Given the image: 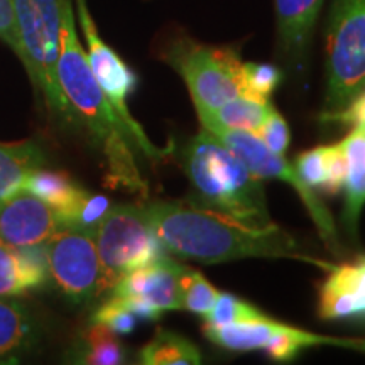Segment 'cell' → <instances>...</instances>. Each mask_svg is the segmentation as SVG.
I'll return each instance as SVG.
<instances>
[{
	"label": "cell",
	"instance_id": "obj_24",
	"mask_svg": "<svg viewBox=\"0 0 365 365\" xmlns=\"http://www.w3.org/2000/svg\"><path fill=\"white\" fill-rule=\"evenodd\" d=\"M271 317L254 307L249 301H244L237 296L220 291L218 298L213 304V308L205 314V323L212 325H230V323H250V322H262Z\"/></svg>",
	"mask_w": 365,
	"mask_h": 365
},
{
	"label": "cell",
	"instance_id": "obj_21",
	"mask_svg": "<svg viewBox=\"0 0 365 365\" xmlns=\"http://www.w3.org/2000/svg\"><path fill=\"white\" fill-rule=\"evenodd\" d=\"M34 325L17 301L0 299V362L12 359L33 341Z\"/></svg>",
	"mask_w": 365,
	"mask_h": 365
},
{
	"label": "cell",
	"instance_id": "obj_22",
	"mask_svg": "<svg viewBox=\"0 0 365 365\" xmlns=\"http://www.w3.org/2000/svg\"><path fill=\"white\" fill-rule=\"evenodd\" d=\"M76 362L90 365H118L127 362V352L115 333L102 323H95L81 333Z\"/></svg>",
	"mask_w": 365,
	"mask_h": 365
},
{
	"label": "cell",
	"instance_id": "obj_6",
	"mask_svg": "<svg viewBox=\"0 0 365 365\" xmlns=\"http://www.w3.org/2000/svg\"><path fill=\"white\" fill-rule=\"evenodd\" d=\"M163 59L185 81L195 107L215 110L244 91V61L234 48L202 44L180 34L164 48Z\"/></svg>",
	"mask_w": 365,
	"mask_h": 365
},
{
	"label": "cell",
	"instance_id": "obj_1",
	"mask_svg": "<svg viewBox=\"0 0 365 365\" xmlns=\"http://www.w3.org/2000/svg\"><path fill=\"white\" fill-rule=\"evenodd\" d=\"M154 235L164 250L202 264L239 259H289L327 271L325 262L309 254L289 232L277 225L242 222L193 198L164 200L144 205Z\"/></svg>",
	"mask_w": 365,
	"mask_h": 365
},
{
	"label": "cell",
	"instance_id": "obj_25",
	"mask_svg": "<svg viewBox=\"0 0 365 365\" xmlns=\"http://www.w3.org/2000/svg\"><path fill=\"white\" fill-rule=\"evenodd\" d=\"M34 291L33 281L26 271L16 247L0 239V298Z\"/></svg>",
	"mask_w": 365,
	"mask_h": 365
},
{
	"label": "cell",
	"instance_id": "obj_3",
	"mask_svg": "<svg viewBox=\"0 0 365 365\" xmlns=\"http://www.w3.org/2000/svg\"><path fill=\"white\" fill-rule=\"evenodd\" d=\"M181 166L196 202L255 225L272 222L264 180L208 130L202 129L182 148Z\"/></svg>",
	"mask_w": 365,
	"mask_h": 365
},
{
	"label": "cell",
	"instance_id": "obj_2",
	"mask_svg": "<svg viewBox=\"0 0 365 365\" xmlns=\"http://www.w3.org/2000/svg\"><path fill=\"white\" fill-rule=\"evenodd\" d=\"M58 80L76 118L86 125L102 153L108 186L148 196V181L143 178L137 163L139 144L91 71L76 34L71 0H61Z\"/></svg>",
	"mask_w": 365,
	"mask_h": 365
},
{
	"label": "cell",
	"instance_id": "obj_15",
	"mask_svg": "<svg viewBox=\"0 0 365 365\" xmlns=\"http://www.w3.org/2000/svg\"><path fill=\"white\" fill-rule=\"evenodd\" d=\"M345 154V205L341 223L350 239H357L359 220L365 207V130L350 127V132L340 140Z\"/></svg>",
	"mask_w": 365,
	"mask_h": 365
},
{
	"label": "cell",
	"instance_id": "obj_27",
	"mask_svg": "<svg viewBox=\"0 0 365 365\" xmlns=\"http://www.w3.org/2000/svg\"><path fill=\"white\" fill-rule=\"evenodd\" d=\"M294 170L312 190L327 191V145H318L296 158Z\"/></svg>",
	"mask_w": 365,
	"mask_h": 365
},
{
	"label": "cell",
	"instance_id": "obj_5",
	"mask_svg": "<svg viewBox=\"0 0 365 365\" xmlns=\"http://www.w3.org/2000/svg\"><path fill=\"white\" fill-rule=\"evenodd\" d=\"M325 112H340L365 90V0H331L325 44Z\"/></svg>",
	"mask_w": 365,
	"mask_h": 365
},
{
	"label": "cell",
	"instance_id": "obj_16",
	"mask_svg": "<svg viewBox=\"0 0 365 365\" xmlns=\"http://www.w3.org/2000/svg\"><path fill=\"white\" fill-rule=\"evenodd\" d=\"M22 191H27L48 203L56 212L61 228L78 208L81 200L88 195V191L76 185L66 173L41 170V168L27 175Z\"/></svg>",
	"mask_w": 365,
	"mask_h": 365
},
{
	"label": "cell",
	"instance_id": "obj_31",
	"mask_svg": "<svg viewBox=\"0 0 365 365\" xmlns=\"http://www.w3.org/2000/svg\"><path fill=\"white\" fill-rule=\"evenodd\" d=\"M0 39L6 43L22 63H26L24 48L17 27L16 14H14L12 0H0Z\"/></svg>",
	"mask_w": 365,
	"mask_h": 365
},
{
	"label": "cell",
	"instance_id": "obj_4",
	"mask_svg": "<svg viewBox=\"0 0 365 365\" xmlns=\"http://www.w3.org/2000/svg\"><path fill=\"white\" fill-rule=\"evenodd\" d=\"M12 7L31 80L51 115L71 124L76 115L58 80L61 0H12Z\"/></svg>",
	"mask_w": 365,
	"mask_h": 365
},
{
	"label": "cell",
	"instance_id": "obj_8",
	"mask_svg": "<svg viewBox=\"0 0 365 365\" xmlns=\"http://www.w3.org/2000/svg\"><path fill=\"white\" fill-rule=\"evenodd\" d=\"M95 242L102 266V293L110 291L125 274L168 254L150 228L145 207L135 203L108 210L95 232Z\"/></svg>",
	"mask_w": 365,
	"mask_h": 365
},
{
	"label": "cell",
	"instance_id": "obj_7",
	"mask_svg": "<svg viewBox=\"0 0 365 365\" xmlns=\"http://www.w3.org/2000/svg\"><path fill=\"white\" fill-rule=\"evenodd\" d=\"M196 113H198L202 129L215 135L222 144H225L232 153H235L255 176H259L261 180H279L291 186L303 202L327 247L330 249V252L340 255V235L331 213L318 198L314 190L304 185L293 164L287 163L284 156L269 149L254 132L228 129L202 110H196Z\"/></svg>",
	"mask_w": 365,
	"mask_h": 365
},
{
	"label": "cell",
	"instance_id": "obj_11",
	"mask_svg": "<svg viewBox=\"0 0 365 365\" xmlns=\"http://www.w3.org/2000/svg\"><path fill=\"white\" fill-rule=\"evenodd\" d=\"M185 264L164 254L158 261L130 271L117 281L110 293L139 319H159L164 312L181 309L180 276Z\"/></svg>",
	"mask_w": 365,
	"mask_h": 365
},
{
	"label": "cell",
	"instance_id": "obj_32",
	"mask_svg": "<svg viewBox=\"0 0 365 365\" xmlns=\"http://www.w3.org/2000/svg\"><path fill=\"white\" fill-rule=\"evenodd\" d=\"M346 175V161L341 145H327V191L328 195H339L344 190Z\"/></svg>",
	"mask_w": 365,
	"mask_h": 365
},
{
	"label": "cell",
	"instance_id": "obj_34",
	"mask_svg": "<svg viewBox=\"0 0 365 365\" xmlns=\"http://www.w3.org/2000/svg\"><path fill=\"white\" fill-rule=\"evenodd\" d=\"M336 346L354 350V352L365 354V339H340L336 340Z\"/></svg>",
	"mask_w": 365,
	"mask_h": 365
},
{
	"label": "cell",
	"instance_id": "obj_20",
	"mask_svg": "<svg viewBox=\"0 0 365 365\" xmlns=\"http://www.w3.org/2000/svg\"><path fill=\"white\" fill-rule=\"evenodd\" d=\"M202 359V352L193 341L163 328L139 352V362L144 365H198Z\"/></svg>",
	"mask_w": 365,
	"mask_h": 365
},
{
	"label": "cell",
	"instance_id": "obj_33",
	"mask_svg": "<svg viewBox=\"0 0 365 365\" xmlns=\"http://www.w3.org/2000/svg\"><path fill=\"white\" fill-rule=\"evenodd\" d=\"M322 120L335 122V124L350 127H360L365 130V90L355 97L352 102L341 108L340 112L330 113V115H322Z\"/></svg>",
	"mask_w": 365,
	"mask_h": 365
},
{
	"label": "cell",
	"instance_id": "obj_28",
	"mask_svg": "<svg viewBox=\"0 0 365 365\" xmlns=\"http://www.w3.org/2000/svg\"><path fill=\"white\" fill-rule=\"evenodd\" d=\"M112 208L110 200L105 195H91L88 193L81 200L75 213L68 218L63 228H75V230H88L97 232L100 222L107 215L108 210Z\"/></svg>",
	"mask_w": 365,
	"mask_h": 365
},
{
	"label": "cell",
	"instance_id": "obj_19",
	"mask_svg": "<svg viewBox=\"0 0 365 365\" xmlns=\"http://www.w3.org/2000/svg\"><path fill=\"white\" fill-rule=\"evenodd\" d=\"M195 108L205 112L208 117H212L213 120L222 124L223 127L237 130H249L254 132V134L261 129L269 115L276 110L271 100L254 98L249 97V95H239V97L227 100L225 103H222L215 110H207V108L202 107Z\"/></svg>",
	"mask_w": 365,
	"mask_h": 365
},
{
	"label": "cell",
	"instance_id": "obj_13",
	"mask_svg": "<svg viewBox=\"0 0 365 365\" xmlns=\"http://www.w3.org/2000/svg\"><path fill=\"white\" fill-rule=\"evenodd\" d=\"M59 230L56 212L27 191L0 203V239L12 247L48 242Z\"/></svg>",
	"mask_w": 365,
	"mask_h": 365
},
{
	"label": "cell",
	"instance_id": "obj_17",
	"mask_svg": "<svg viewBox=\"0 0 365 365\" xmlns=\"http://www.w3.org/2000/svg\"><path fill=\"white\" fill-rule=\"evenodd\" d=\"M286 328V323L276 322L274 318L250 323H230V325H212L205 323L203 335L225 350L232 352H252L266 350L272 340Z\"/></svg>",
	"mask_w": 365,
	"mask_h": 365
},
{
	"label": "cell",
	"instance_id": "obj_29",
	"mask_svg": "<svg viewBox=\"0 0 365 365\" xmlns=\"http://www.w3.org/2000/svg\"><path fill=\"white\" fill-rule=\"evenodd\" d=\"M137 319L139 318L113 294H110V298L93 313V322L110 328L115 335H129V333L134 331Z\"/></svg>",
	"mask_w": 365,
	"mask_h": 365
},
{
	"label": "cell",
	"instance_id": "obj_9",
	"mask_svg": "<svg viewBox=\"0 0 365 365\" xmlns=\"http://www.w3.org/2000/svg\"><path fill=\"white\" fill-rule=\"evenodd\" d=\"M75 2L81 31H83L86 41V58H88V65L98 81L100 88L105 91V95L115 107L118 115L124 118L125 124L134 132L143 156L149 159L150 163L164 161L171 154L173 145H170V148H158L145 134L143 125L132 117L129 107H127L129 95L134 93V90L137 88V81H139L137 75L130 70L124 59L100 38L97 26L91 19L88 6H86V0H75Z\"/></svg>",
	"mask_w": 365,
	"mask_h": 365
},
{
	"label": "cell",
	"instance_id": "obj_30",
	"mask_svg": "<svg viewBox=\"0 0 365 365\" xmlns=\"http://www.w3.org/2000/svg\"><path fill=\"white\" fill-rule=\"evenodd\" d=\"M255 134L269 149L281 154V156H286V150L291 143V132L289 125L286 124V120L279 112L274 110Z\"/></svg>",
	"mask_w": 365,
	"mask_h": 365
},
{
	"label": "cell",
	"instance_id": "obj_10",
	"mask_svg": "<svg viewBox=\"0 0 365 365\" xmlns=\"http://www.w3.org/2000/svg\"><path fill=\"white\" fill-rule=\"evenodd\" d=\"M49 276L73 303H85L102 294L95 232L61 228L48 240Z\"/></svg>",
	"mask_w": 365,
	"mask_h": 365
},
{
	"label": "cell",
	"instance_id": "obj_18",
	"mask_svg": "<svg viewBox=\"0 0 365 365\" xmlns=\"http://www.w3.org/2000/svg\"><path fill=\"white\" fill-rule=\"evenodd\" d=\"M43 163L44 154L36 143H0V203L22 191L27 175Z\"/></svg>",
	"mask_w": 365,
	"mask_h": 365
},
{
	"label": "cell",
	"instance_id": "obj_12",
	"mask_svg": "<svg viewBox=\"0 0 365 365\" xmlns=\"http://www.w3.org/2000/svg\"><path fill=\"white\" fill-rule=\"evenodd\" d=\"M319 286L318 317L325 322H365V254L331 264Z\"/></svg>",
	"mask_w": 365,
	"mask_h": 365
},
{
	"label": "cell",
	"instance_id": "obj_14",
	"mask_svg": "<svg viewBox=\"0 0 365 365\" xmlns=\"http://www.w3.org/2000/svg\"><path fill=\"white\" fill-rule=\"evenodd\" d=\"M323 0H274L281 49L296 66L303 65Z\"/></svg>",
	"mask_w": 365,
	"mask_h": 365
},
{
	"label": "cell",
	"instance_id": "obj_26",
	"mask_svg": "<svg viewBox=\"0 0 365 365\" xmlns=\"http://www.w3.org/2000/svg\"><path fill=\"white\" fill-rule=\"evenodd\" d=\"M281 76L279 68L274 65L244 61L242 63V88H244L242 95L271 100L274 90L279 85Z\"/></svg>",
	"mask_w": 365,
	"mask_h": 365
},
{
	"label": "cell",
	"instance_id": "obj_23",
	"mask_svg": "<svg viewBox=\"0 0 365 365\" xmlns=\"http://www.w3.org/2000/svg\"><path fill=\"white\" fill-rule=\"evenodd\" d=\"M220 291L205 279L203 274L188 266L182 267L180 276L181 309L205 317L213 308Z\"/></svg>",
	"mask_w": 365,
	"mask_h": 365
}]
</instances>
